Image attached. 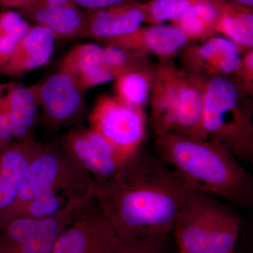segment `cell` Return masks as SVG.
Wrapping results in <instances>:
<instances>
[{
    "label": "cell",
    "instance_id": "cell-1",
    "mask_svg": "<svg viewBox=\"0 0 253 253\" xmlns=\"http://www.w3.org/2000/svg\"><path fill=\"white\" fill-rule=\"evenodd\" d=\"M201 191L157 154L141 149L96 183L94 199L119 236L169 234L181 208Z\"/></svg>",
    "mask_w": 253,
    "mask_h": 253
},
{
    "label": "cell",
    "instance_id": "cell-2",
    "mask_svg": "<svg viewBox=\"0 0 253 253\" xmlns=\"http://www.w3.org/2000/svg\"><path fill=\"white\" fill-rule=\"evenodd\" d=\"M157 154L201 191L252 208L253 179L230 150L217 140L176 134L156 136Z\"/></svg>",
    "mask_w": 253,
    "mask_h": 253
},
{
    "label": "cell",
    "instance_id": "cell-3",
    "mask_svg": "<svg viewBox=\"0 0 253 253\" xmlns=\"http://www.w3.org/2000/svg\"><path fill=\"white\" fill-rule=\"evenodd\" d=\"M235 79L206 76L203 130L228 148L239 161L253 163V103Z\"/></svg>",
    "mask_w": 253,
    "mask_h": 253
},
{
    "label": "cell",
    "instance_id": "cell-4",
    "mask_svg": "<svg viewBox=\"0 0 253 253\" xmlns=\"http://www.w3.org/2000/svg\"><path fill=\"white\" fill-rule=\"evenodd\" d=\"M95 186L91 174L60 143L42 144L28 168L14 203L0 215V226L41 194L56 193L71 204H86L94 197Z\"/></svg>",
    "mask_w": 253,
    "mask_h": 253
},
{
    "label": "cell",
    "instance_id": "cell-5",
    "mask_svg": "<svg viewBox=\"0 0 253 253\" xmlns=\"http://www.w3.org/2000/svg\"><path fill=\"white\" fill-rule=\"evenodd\" d=\"M241 226L237 214L200 191L181 208L172 231L179 253H227L236 249Z\"/></svg>",
    "mask_w": 253,
    "mask_h": 253
},
{
    "label": "cell",
    "instance_id": "cell-6",
    "mask_svg": "<svg viewBox=\"0 0 253 253\" xmlns=\"http://www.w3.org/2000/svg\"><path fill=\"white\" fill-rule=\"evenodd\" d=\"M88 122L89 129L111 143L126 161L141 149L146 139L144 110L126 106L110 95L96 99Z\"/></svg>",
    "mask_w": 253,
    "mask_h": 253
},
{
    "label": "cell",
    "instance_id": "cell-7",
    "mask_svg": "<svg viewBox=\"0 0 253 253\" xmlns=\"http://www.w3.org/2000/svg\"><path fill=\"white\" fill-rule=\"evenodd\" d=\"M86 204H68L43 219L18 217L7 221L0 226V253H51L58 236Z\"/></svg>",
    "mask_w": 253,
    "mask_h": 253
},
{
    "label": "cell",
    "instance_id": "cell-8",
    "mask_svg": "<svg viewBox=\"0 0 253 253\" xmlns=\"http://www.w3.org/2000/svg\"><path fill=\"white\" fill-rule=\"evenodd\" d=\"M117 239L94 197L59 234L51 253H111Z\"/></svg>",
    "mask_w": 253,
    "mask_h": 253
},
{
    "label": "cell",
    "instance_id": "cell-9",
    "mask_svg": "<svg viewBox=\"0 0 253 253\" xmlns=\"http://www.w3.org/2000/svg\"><path fill=\"white\" fill-rule=\"evenodd\" d=\"M85 93L70 75L61 71L39 84L44 125L53 129L81 122L86 113Z\"/></svg>",
    "mask_w": 253,
    "mask_h": 253
},
{
    "label": "cell",
    "instance_id": "cell-10",
    "mask_svg": "<svg viewBox=\"0 0 253 253\" xmlns=\"http://www.w3.org/2000/svg\"><path fill=\"white\" fill-rule=\"evenodd\" d=\"M59 143L96 183L114 175L126 161L111 143L89 128H73Z\"/></svg>",
    "mask_w": 253,
    "mask_h": 253
},
{
    "label": "cell",
    "instance_id": "cell-11",
    "mask_svg": "<svg viewBox=\"0 0 253 253\" xmlns=\"http://www.w3.org/2000/svg\"><path fill=\"white\" fill-rule=\"evenodd\" d=\"M186 69L171 59H161L153 68L150 93V123L156 136L174 134L176 112Z\"/></svg>",
    "mask_w": 253,
    "mask_h": 253
},
{
    "label": "cell",
    "instance_id": "cell-12",
    "mask_svg": "<svg viewBox=\"0 0 253 253\" xmlns=\"http://www.w3.org/2000/svg\"><path fill=\"white\" fill-rule=\"evenodd\" d=\"M145 23L141 2L126 1L109 7L85 11L84 26L78 39L90 38L99 41L126 36Z\"/></svg>",
    "mask_w": 253,
    "mask_h": 253
},
{
    "label": "cell",
    "instance_id": "cell-13",
    "mask_svg": "<svg viewBox=\"0 0 253 253\" xmlns=\"http://www.w3.org/2000/svg\"><path fill=\"white\" fill-rule=\"evenodd\" d=\"M101 42L105 45L118 46L146 55L154 54L160 59H171L189 41L182 32L172 24L140 27L126 36Z\"/></svg>",
    "mask_w": 253,
    "mask_h": 253
},
{
    "label": "cell",
    "instance_id": "cell-14",
    "mask_svg": "<svg viewBox=\"0 0 253 253\" xmlns=\"http://www.w3.org/2000/svg\"><path fill=\"white\" fill-rule=\"evenodd\" d=\"M33 138L0 149V215L14 203L28 168L41 149Z\"/></svg>",
    "mask_w": 253,
    "mask_h": 253
},
{
    "label": "cell",
    "instance_id": "cell-15",
    "mask_svg": "<svg viewBox=\"0 0 253 253\" xmlns=\"http://www.w3.org/2000/svg\"><path fill=\"white\" fill-rule=\"evenodd\" d=\"M56 38L49 28L41 25L32 26L16 43L11 58L0 69L4 76H20L49 62L54 51Z\"/></svg>",
    "mask_w": 253,
    "mask_h": 253
},
{
    "label": "cell",
    "instance_id": "cell-16",
    "mask_svg": "<svg viewBox=\"0 0 253 253\" xmlns=\"http://www.w3.org/2000/svg\"><path fill=\"white\" fill-rule=\"evenodd\" d=\"M59 71L68 73L84 91L115 80L113 71L104 62V47L85 43L73 48L65 56Z\"/></svg>",
    "mask_w": 253,
    "mask_h": 253
},
{
    "label": "cell",
    "instance_id": "cell-17",
    "mask_svg": "<svg viewBox=\"0 0 253 253\" xmlns=\"http://www.w3.org/2000/svg\"><path fill=\"white\" fill-rule=\"evenodd\" d=\"M206 79V75L186 69L176 112L174 134L194 139L208 138L202 126Z\"/></svg>",
    "mask_w": 253,
    "mask_h": 253
},
{
    "label": "cell",
    "instance_id": "cell-18",
    "mask_svg": "<svg viewBox=\"0 0 253 253\" xmlns=\"http://www.w3.org/2000/svg\"><path fill=\"white\" fill-rule=\"evenodd\" d=\"M4 98L15 141L33 138L38 120V109L41 108L39 84H9Z\"/></svg>",
    "mask_w": 253,
    "mask_h": 253
},
{
    "label": "cell",
    "instance_id": "cell-19",
    "mask_svg": "<svg viewBox=\"0 0 253 253\" xmlns=\"http://www.w3.org/2000/svg\"><path fill=\"white\" fill-rule=\"evenodd\" d=\"M219 11L216 33H221L241 52L253 46V6L233 0H212Z\"/></svg>",
    "mask_w": 253,
    "mask_h": 253
},
{
    "label": "cell",
    "instance_id": "cell-20",
    "mask_svg": "<svg viewBox=\"0 0 253 253\" xmlns=\"http://www.w3.org/2000/svg\"><path fill=\"white\" fill-rule=\"evenodd\" d=\"M20 11L37 24L51 30L56 40L78 39L85 20V11L76 4L61 7L31 6Z\"/></svg>",
    "mask_w": 253,
    "mask_h": 253
},
{
    "label": "cell",
    "instance_id": "cell-21",
    "mask_svg": "<svg viewBox=\"0 0 253 253\" xmlns=\"http://www.w3.org/2000/svg\"><path fill=\"white\" fill-rule=\"evenodd\" d=\"M153 68L146 56L118 76L115 79L114 97L126 106L144 110L149 101Z\"/></svg>",
    "mask_w": 253,
    "mask_h": 253
},
{
    "label": "cell",
    "instance_id": "cell-22",
    "mask_svg": "<svg viewBox=\"0 0 253 253\" xmlns=\"http://www.w3.org/2000/svg\"><path fill=\"white\" fill-rule=\"evenodd\" d=\"M219 11L212 0H202L186 10L172 24L188 41L208 39L216 33Z\"/></svg>",
    "mask_w": 253,
    "mask_h": 253
},
{
    "label": "cell",
    "instance_id": "cell-23",
    "mask_svg": "<svg viewBox=\"0 0 253 253\" xmlns=\"http://www.w3.org/2000/svg\"><path fill=\"white\" fill-rule=\"evenodd\" d=\"M240 51L233 42L223 37H211L201 45L186 50L182 61L187 70L210 76L216 60L222 53Z\"/></svg>",
    "mask_w": 253,
    "mask_h": 253
},
{
    "label": "cell",
    "instance_id": "cell-24",
    "mask_svg": "<svg viewBox=\"0 0 253 253\" xmlns=\"http://www.w3.org/2000/svg\"><path fill=\"white\" fill-rule=\"evenodd\" d=\"M169 234L119 236L111 253H168Z\"/></svg>",
    "mask_w": 253,
    "mask_h": 253
},
{
    "label": "cell",
    "instance_id": "cell-25",
    "mask_svg": "<svg viewBox=\"0 0 253 253\" xmlns=\"http://www.w3.org/2000/svg\"><path fill=\"white\" fill-rule=\"evenodd\" d=\"M202 0H151L141 2L145 23L158 25L179 18L186 9Z\"/></svg>",
    "mask_w": 253,
    "mask_h": 253
},
{
    "label": "cell",
    "instance_id": "cell-26",
    "mask_svg": "<svg viewBox=\"0 0 253 253\" xmlns=\"http://www.w3.org/2000/svg\"><path fill=\"white\" fill-rule=\"evenodd\" d=\"M147 56L118 46L105 45L104 47V64L113 71L116 78Z\"/></svg>",
    "mask_w": 253,
    "mask_h": 253
},
{
    "label": "cell",
    "instance_id": "cell-27",
    "mask_svg": "<svg viewBox=\"0 0 253 253\" xmlns=\"http://www.w3.org/2000/svg\"><path fill=\"white\" fill-rule=\"evenodd\" d=\"M241 56V63L236 75L235 80L242 84L245 89L253 95V49L246 50Z\"/></svg>",
    "mask_w": 253,
    "mask_h": 253
},
{
    "label": "cell",
    "instance_id": "cell-28",
    "mask_svg": "<svg viewBox=\"0 0 253 253\" xmlns=\"http://www.w3.org/2000/svg\"><path fill=\"white\" fill-rule=\"evenodd\" d=\"M15 141L4 94L0 95V149H4Z\"/></svg>",
    "mask_w": 253,
    "mask_h": 253
},
{
    "label": "cell",
    "instance_id": "cell-29",
    "mask_svg": "<svg viewBox=\"0 0 253 253\" xmlns=\"http://www.w3.org/2000/svg\"><path fill=\"white\" fill-rule=\"evenodd\" d=\"M23 21L24 19L22 18V15L16 11L9 10L1 13L0 14V35H9L14 38L13 33Z\"/></svg>",
    "mask_w": 253,
    "mask_h": 253
},
{
    "label": "cell",
    "instance_id": "cell-30",
    "mask_svg": "<svg viewBox=\"0 0 253 253\" xmlns=\"http://www.w3.org/2000/svg\"><path fill=\"white\" fill-rule=\"evenodd\" d=\"M72 1L79 7H83L87 11H90V10L104 9L120 3L136 1V0H72Z\"/></svg>",
    "mask_w": 253,
    "mask_h": 253
},
{
    "label": "cell",
    "instance_id": "cell-31",
    "mask_svg": "<svg viewBox=\"0 0 253 253\" xmlns=\"http://www.w3.org/2000/svg\"><path fill=\"white\" fill-rule=\"evenodd\" d=\"M38 0H0V5L4 8H15L19 11L36 4Z\"/></svg>",
    "mask_w": 253,
    "mask_h": 253
},
{
    "label": "cell",
    "instance_id": "cell-32",
    "mask_svg": "<svg viewBox=\"0 0 253 253\" xmlns=\"http://www.w3.org/2000/svg\"><path fill=\"white\" fill-rule=\"evenodd\" d=\"M73 4H75L72 0H38L36 4L31 6L61 7V6H70V5Z\"/></svg>",
    "mask_w": 253,
    "mask_h": 253
},
{
    "label": "cell",
    "instance_id": "cell-33",
    "mask_svg": "<svg viewBox=\"0 0 253 253\" xmlns=\"http://www.w3.org/2000/svg\"><path fill=\"white\" fill-rule=\"evenodd\" d=\"M233 1L241 3V4L248 5V6H253V0H233Z\"/></svg>",
    "mask_w": 253,
    "mask_h": 253
},
{
    "label": "cell",
    "instance_id": "cell-34",
    "mask_svg": "<svg viewBox=\"0 0 253 253\" xmlns=\"http://www.w3.org/2000/svg\"><path fill=\"white\" fill-rule=\"evenodd\" d=\"M227 253H239L236 249L234 250V251H231V252Z\"/></svg>",
    "mask_w": 253,
    "mask_h": 253
}]
</instances>
